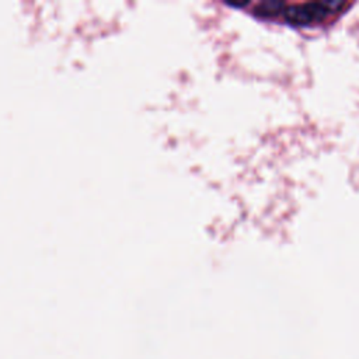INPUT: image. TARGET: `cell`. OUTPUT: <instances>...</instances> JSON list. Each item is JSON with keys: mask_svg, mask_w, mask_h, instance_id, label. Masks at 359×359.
Wrapping results in <instances>:
<instances>
[{"mask_svg": "<svg viewBox=\"0 0 359 359\" xmlns=\"http://www.w3.org/2000/svg\"><path fill=\"white\" fill-rule=\"evenodd\" d=\"M353 3L348 1H254L243 6L248 13L254 14L257 18L276 21L280 24H287L292 27L314 28L325 25L328 22H335L341 15H344Z\"/></svg>", "mask_w": 359, "mask_h": 359, "instance_id": "obj_1", "label": "cell"}]
</instances>
